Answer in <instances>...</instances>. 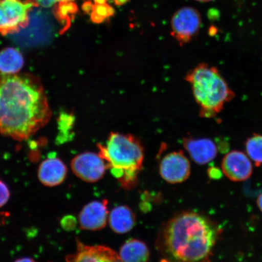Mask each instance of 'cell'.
I'll list each match as a JSON object with an SVG mask.
<instances>
[{"instance_id": "obj_1", "label": "cell", "mask_w": 262, "mask_h": 262, "mask_svg": "<svg viewBox=\"0 0 262 262\" xmlns=\"http://www.w3.org/2000/svg\"><path fill=\"white\" fill-rule=\"evenodd\" d=\"M51 117L40 79L30 74L0 73V133L16 140L27 139Z\"/></svg>"}, {"instance_id": "obj_2", "label": "cell", "mask_w": 262, "mask_h": 262, "mask_svg": "<svg viewBox=\"0 0 262 262\" xmlns=\"http://www.w3.org/2000/svg\"><path fill=\"white\" fill-rule=\"evenodd\" d=\"M218 228L205 215L180 213L160 229L156 247L161 262H209Z\"/></svg>"}, {"instance_id": "obj_3", "label": "cell", "mask_w": 262, "mask_h": 262, "mask_svg": "<svg viewBox=\"0 0 262 262\" xmlns=\"http://www.w3.org/2000/svg\"><path fill=\"white\" fill-rule=\"evenodd\" d=\"M98 155L107 169L124 189L135 188L142 169L144 150L140 142L131 135L111 133L105 144L98 145Z\"/></svg>"}, {"instance_id": "obj_4", "label": "cell", "mask_w": 262, "mask_h": 262, "mask_svg": "<svg viewBox=\"0 0 262 262\" xmlns=\"http://www.w3.org/2000/svg\"><path fill=\"white\" fill-rule=\"evenodd\" d=\"M185 80L191 84L199 107V116L204 119L217 117L225 104L235 97L234 92L214 66L199 63L189 71Z\"/></svg>"}, {"instance_id": "obj_5", "label": "cell", "mask_w": 262, "mask_h": 262, "mask_svg": "<svg viewBox=\"0 0 262 262\" xmlns=\"http://www.w3.org/2000/svg\"><path fill=\"white\" fill-rule=\"evenodd\" d=\"M35 5V1L0 0V34H13L26 27L29 11Z\"/></svg>"}, {"instance_id": "obj_6", "label": "cell", "mask_w": 262, "mask_h": 262, "mask_svg": "<svg viewBox=\"0 0 262 262\" xmlns=\"http://www.w3.org/2000/svg\"><path fill=\"white\" fill-rule=\"evenodd\" d=\"M201 21L198 10L188 6L180 9L171 19L173 37L180 45L187 43L198 34Z\"/></svg>"}, {"instance_id": "obj_7", "label": "cell", "mask_w": 262, "mask_h": 262, "mask_svg": "<svg viewBox=\"0 0 262 262\" xmlns=\"http://www.w3.org/2000/svg\"><path fill=\"white\" fill-rule=\"evenodd\" d=\"M71 166L75 176L88 183L99 181L108 169L103 159L98 154L92 152H85L75 157Z\"/></svg>"}, {"instance_id": "obj_8", "label": "cell", "mask_w": 262, "mask_h": 262, "mask_svg": "<svg viewBox=\"0 0 262 262\" xmlns=\"http://www.w3.org/2000/svg\"><path fill=\"white\" fill-rule=\"evenodd\" d=\"M160 174L166 182L177 184L185 182L191 173V164L182 151L166 155L160 161Z\"/></svg>"}, {"instance_id": "obj_9", "label": "cell", "mask_w": 262, "mask_h": 262, "mask_svg": "<svg viewBox=\"0 0 262 262\" xmlns=\"http://www.w3.org/2000/svg\"><path fill=\"white\" fill-rule=\"evenodd\" d=\"M223 173L234 182H242L250 178L253 173V166L247 155L234 150L229 152L222 162Z\"/></svg>"}, {"instance_id": "obj_10", "label": "cell", "mask_w": 262, "mask_h": 262, "mask_svg": "<svg viewBox=\"0 0 262 262\" xmlns=\"http://www.w3.org/2000/svg\"><path fill=\"white\" fill-rule=\"evenodd\" d=\"M77 250L66 257V262H123L119 254L105 246L84 245L77 239Z\"/></svg>"}, {"instance_id": "obj_11", "label": "cell", "mask_w": 262, "mask_h": 262, "mask_svg": "<svg viewBox=\"0 0 262 262\" xmlns=\"http://www.w3.org/2000/svg\"><path fill=\"white\" fill-rule=\"evenodd\" d=\"M107 200L93 201L85 205L78 216L80 228L84 230L98 231L106 227L109 212Z\"/></svg>"}, {"instance_id": "obj_12", "label": "cell", "mask_w": 262, "mask_h": 262, "mask_svg": "<svg viewBox=\"0 0 262 262\" xmlns=\"http://www.w3.org/2000/svg\"><path fill=\"white\" fill-rule=\"evenodd\" d=\"M183 143L193 161L198 165H205L217 157V145L210 139L187 137L183 139Z\"/></svg>"}, {"instance_id": "obj_13", "label": "cell", "mask_w": 262, "mask_h": 262, "mask_svg": "<svg viewBox=\"0 0 262 262\" xmlns=\"http://www.w3.org/2000/svg\"><path fill=\"white\" fill-rule=\"evenodd\" d=\"M68 168L63 161L55 157L44 160L38 168V179L42 185L54 187L60 185L67 178Z\"/></svg>"}, {"instance_id": "obj_14", "label": "cell", "mask_w": 262, "mask_h": 262, "mask_svg": "<svg viewBox=\"0 0 262 262\" xmlns=\"http://www.w3.org/2000/svg\"><path fill=\"white\" fill-rule=\"evenodd\" d=\"M108 219L111 228L117 234L127 233L136 225V215L132 209L126 205L114 208Z\"/></svg>"}, {"instance_id": "obj_15", "label": "cell", "mask_w": 262, "mask_h": 262, "mask_svg": "<svg viewBox=\"0 0 262 262\" xmlns=\"http://www.w3.org/2000/svg\"><path fill=\"white\" fill-rule=\"evenodd\" d=\"M119 255L123 262H147L150 253L145 242L130 238L120 248Z\"/></svg>"}, {"instance_id": "obj_16", "label": "cell", "mask_w": 262, "mask_h": 262, "mask_svg": "<svg viewBox=\"0 0 262 262\" xmlns=\"http://www.w3.org/2000/svg\"><path fill=\"white\" fill-rule=\"evenodd\" d=\"M24 65V58L17 49L7 48L0 51V73L17 74Z\"/></svg>"}, {"instance_id": "obj_17", "label": "cell", "mask_w": 262, "mask_h": 262, "mask_svg": "<svg viewBox=\"0 0 262 262\" xmlns=\"http://www.w3.org/2000/svg\"><path fill=\"white\" fill-rule=\"evenodd\" d=\"M247 156L254 163L255 166L262 165V135L254 134L245 142Z\"/></svg>"}, {"instance_id": "obj_18", "label": "cell", "mask_w": 262, "mask_h": 262, "mask_svg": "<svg viewBox=\"0 0 262 262\" xmlns=\"http://www.w3.org/2000/svg\"><path fill=\"white\" fill-rule=\"evenodd\" d=\"M114 9L107 3L103 4L94 3L91 12V18L95 24H101L114 14Z\"/></svg>"}, {"instance_id": "obj_19", "label": "cell", "mask_w": 262, "mask_h": 262, "mask_svg": "<svg viewBox=\"0 0 262 262\" xmlns=\"http://www.w3.org/2000/svg\"><path fill=\"white\" fill-rule=\"evenodd\" d=\"M77 11L76 5L71 1L59 3L57 14L61 19L70 20V16L73 15Z\"/></svg>"}, {"instance_id": "obj_20", "label": "cell", "mask_w": 262, "mask_h": 262, "mask_svg": "<svg viewBox=\"0 0 262 262\" xmlns=\"http://www.w3.org/2000/svg\"><path fill=\"white\" fill-rule=\"evenodd\" d=\"M10 198V191L7 185L0 180V208L7 204Z\"/></svg>"}, {"instance_id": "obj_21", "label": "cell", "mask_w": 262, "mask_h": 262, "mask_svg": "<svg viewBox=\"0 0 262 262\" xmlns=\"http://www.w3.org/2000/svg\"><path fill=\"white\" fill-rule=\"evenodd\" d=\"M61 225L63 229L67 231L73 230L77 225V220L73 216H65L61 221Z\"/></svg>"}, {"instance_id": "obj_22", "label": "cell", "mask_w": 262, "mask_h": 262, "mask_svg": "<svg viewBox=\"0 0 262 262\" xmlns=\"http://www.w3.org/2000/svg\"><path fill=\"white\" fill-rule=\"evenodd\" d=\"M37 5L43 8H51L52 6L56 4L57 3L63 2H70L73 0H34Z\"/></svg>"}, {"instance_id": "obj_23", "label": "cell", "mask_w": 262, "mask_h": 262, "mask_svg": "<svg viewBox=\"0 0 262 262\" xmlns=\"http://www.w3.org/2000/svg\"><path fill=\"white\" fill-rule=\"evenodd\" d=\"M219 169L215 168H212L209 169V176L211 177L212 178H219V176L221 175L220 171H219Z\"/></svg>"}, {"instance_id": "obj_24", "label": "cell", "mask_w": 262, "mask_h": 262, "mask_svg": "<svg viewBox=\"0 0 262 262\" xmlns=\"http://www.w3.org/2000/svg\"><path fill=\"white\" fill-rule=\"evenodd\" d=\"M93 5L90 2L84 3L83 6L84 11L87 13H91L92 8H93Z\"/></svg>"}, {"instance_id": "obj_25", "label": "cell", "mask_w": 262, "mask_h": 262, "mask_svg": "<svg viewBox=\"0 0 262 262\" xmlns=\"http://www.w3.org/2000/svg\"><path fill=\"white\" fill-rule=\"evenodd\" d=\"M14 262H37L35 260L33 259V258L30 257H23L21 258H18V259L16 260Z\"/></svg>"}, {"instance_id": "obj_26", "label": "cell", "mask_w": 262, "mask_h": 262, "mask_svg": "<svg viewBox=\"0 0 262 262\" xmlns=\"http://www.w3.org/2000/svg\"><path fill=\"white\" fill-rule=\"evenodd\" d=\"M257 202L258 207L260 209V210L262 212V192L259 195V196H258Z\"/></svg>"}, {"instance_id": "obj_27", "label": "cell", "mask_w": 262, "mask_h": 262, "mask_svg": "<svg viewBox=\"0 0 262 262\" xmlns=\"http://www.w3.org/2000/svg\"><path fill=\"white\" fill-rule=\"evenodd\" d=\"M129 0H114L115 4L117 6H122L126 4V3Z\"/></svg>"}, {"instance_id": "obj_28", "label": "cell", "mask_w": 262, "mask_h": 262, "mask_svg": "<svg viewBox=\"0 0 262 262\" xmlns=\"http://www.w3.org/2000/svg\"><path fill=\"white\" fill-rule=\"evenodd\" d=\"M94 3L97 4H103L107 3V0H94Z\"/></svg>"}, {"instance_id": "obj_29", "label": "cell", "mask_w": 262, "mask_h": 262, "mask_svg": "<svg viewBox=\"0 0 262 262\" xmlns=\"http://www.w3.org/2000/svg\"><path fill=\"white\" fill-rule=\"evenodd\" d=\"M196 1L200 2H209L212 1V0H196Z\"/></svg>"}]
</instances>
